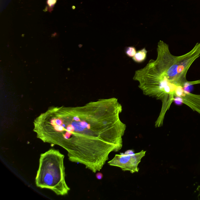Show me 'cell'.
<instances>
[{
	"mask_svg": "<svg viewBox=\"0 0 200 200\" xmlns=\"http://www.w3.org/2000/svg\"><path fill=\"white\" fill-rule=\"evenodd\" d=\"M122 106L115 97L99 99L73 112H49L34 122L37 137L67 152L69 161L100 172L110 154L123 147L127 126Z\"/></svg>",
	"mask_w": 200,
	"mask_h": 200,
	"instance_id": "obj_1",
	"label": "cell"
},
{
	"mask_svg": "<svg viewBox=\"0 0 200 200\" xmlns=\"http://www.w3.org/2000/svg\"><path fill=\"white\" fill-rule=\"evenodd\" d=\"M133 80L144 95L154 98L162 103L161 112L155 122L156 127L163 125L167 111L176 100L187 105L193 111L200 110V94L186 90L184 86L173 82L158 69L152 59L144 68L136 70Z\"/></svg>",
	"mask_w": 200,
	"mask_h": 200,
	"instance_id": "obj_2",
	"label": "cell"
},
{
	"mask_svg": "<svg viewBox=\"0 0 200 200\" xmlns=\"http://www.w3.org/2000/svg\"><path fill=\"white\" fill-rule=\"evenodd\" d=\"M65 156L59 150L51 149L41 154L35 184L41 189L50 190L64 196L70 190L65 180Z\"/></svg>",
	"mask_w": 200,
	"mask_h": 200,
	"instance_id": "obj_3",
	"label": "cell"
},
{
	"mask_svg": "<svg viewBox=\"0 0 200 200\" xmlns=\"http://www.w3.org/2000/svg\"><path fill=\"white\" fill-rule=\"evenodd\" d=\"M146 152L143 150L132 154H115L107 163L111 166L120 168L124 171H129L132 173L138 172L139 170L138 165L146 156Z\"/></svg>",
	"mask_w": 200,
	"mask_h": 200,
	"instance_id": "obj_4",
	"label": "cell"
},
{
	"mask_svg": "<svg viewBox=\"0 0 200 200\" xmlns=\"http://www.w3.org/2000/svg\"><path fill=\"white\" fill-rule=\"evenodd\" d=\"M148 52V51L146 48L141 49L137 51L135 56L132 58L133 60L137 63H141L146 60Z\"/></svg>",
	"mask_w": 200,
	"mask_h": 200,
	"instance_id": "obj_5",
	"label": "cell"
},
{
	"mask_svg": "<svg viewBox=\"0 0 200 200\" xmlns=\"http://www.w3.org/2000/svg\"><path fill=\"white\" fill-rule=\"evenodd\" d=\"M137 51L136 49L134 47L130 46L127 47L126 49L125 53L128 57L130 58H133L135 56Z\"/></svg>",
	"mask_w": 200,
	"mask_h": 200,
	"instance_id": "obj_6",
	"label": "cell"
},
{
	"mask_svg": "<svg viewBox=\"0 0 200 200\" xmlns=\"http://www.w3.org/2000/svg\"><path fill=\"white\" fill-rule=\"evenodd\" d=\"M57 0H48L47 4L50 8H52L54 7L55 4L56 3Z\"/></svg>",
	"mask_w": 200,
	"mask_h": 200,
	"instance_id": "obj_7",
	"label": "cell"
},
{
	"mask_svg": "<svg viewBox=\"0 0 200 200\" xmlns=\"http://www.w3.org/2000/svg\"><path fill=\"white\" fill-rule=\"evenodd\" d=\"M96 177L99 180H101L103 179V173L99 172L98 173H97L96 175Z\"/></svg>",
	"mask_w": 200,
	"mask_h": 200,
	"instance_id": "obj_8",
	"label": "cell"
}]
</instances>
